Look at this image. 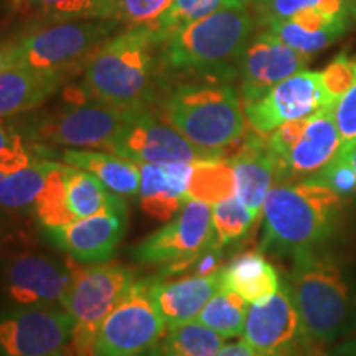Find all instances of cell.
<instances>
[{"mask_svg": "<svg viewBox=\"0 0 356 356\" xmlns=\"http://www.w3.org/2000/svg\"><path fill=\"white\" fill-rule=\"evenodd\" d=\"M215 243L211 204L188 200L165 226L154 231L134 248L132 256L144 264L165 266L175 274L193 266L204 249Z\"/></svg>", "mask_w": 356, "mask_h": 356, "instance_id": "8fae6325", "label": "cell"}, {"mask_svg": "<svg viewBox=\"0 0 356 356\" xmlns=\"http://www.w3.org/2000/svg\"><path fill=\"white\" fill-rule=\"evenodd\" d=\"M256 25L257 20L246 7H229L163 35L167 73L229 81L238 76L239 61L256 33Z\"/></svg>", "mask_w": 356, "mask_h": 356, "instance_id": "3957f363", "label": "cell"}, {"mask_svg": "<svg viewBox=\"0 0 356 356\" xmlns=\"http://www.w3.org/2000/svg\"><path fill=\"white\" fill-rule=\"evenodd\" d=\"M140 210L159 221H168L188 202L193 163H140Z\"/></svg>", "mask_w": 356, "mask_h": 356, "instance_id": "ffe728a7", "label": "cell"}, {"mask_svg": "<svg viewBox=\"0 0 356 356\" xmlns=\"http://www.w3.org/2000/svg\"><path fill=\"white\" fill-rule=\"evenodd\" d=\"M68 104L43 111L15 126L22 137L40 149L65 147L78 150H108L111 140L121 131L131 109L115 108L106 102L86 99L76 88L70 92Z\"/></svg>", "mask_w": 356, "mask_h": 356, "instance_id": "8992f818", "label": "cell"}, {"mask_svg": "<svg viewBox=\"0 0 356 356\" xmlns=\"http://www.w3.org/2000/svg\"><path fill=\"white\" fill-rule=\"evenodd\" d=\"M267 356H327V353L312 348L304 338H302V340L297 341V343L289 345L286 348L275 351V353H270Z\"/></svg>", "mask_w": 356, "mask_h": 356, "instance_id": "60d3db41", "label": "cell"}, {"mask_svg": "<svg viewBox=\"0 0 356 356\" xmlns=\"http://www.w3.org/2000/svg\"><path fill=\"white\" fill-rule=\"evenodd\" d=\"M73 284L66 297L65 310L73 320L71 353L73 356H96V338L104 318L122 299L136 275L129 267L115 262L88 264L68 256Z\"/></svg>", "mask_w": 356, "mask_h": 356, "instance_id": "52a82bcc", "label": "cell"}, {"mask_svg": "<svg viewBox=\"0 0 356 356\" xmlns=\"http://www.w3.org/2000/svg\"><path fill=\"white\" fill-rule=\"evenodd\" d=\"M33 157L29 144L15 126L0 119V168L25 165Z\"/></svg>", "mask_w": 356, "mask_h": 356, "instance_id": "74e56055", "label": "cell"}, {"mask_svg": "<svg viewBox=\"0 0 356 356\" xmlns=\"http://www.w3.org/2000/svg\"><path fill=\"white\" fill-rule=\"evenodd\" d=\"M341 152H343L346 160L350 162V165L355 170V175H356V140L341 145Z\"/></svg>", "mask_w": 356, "mask_h": 356, "instance_id": "f6af8a7d", "label": "cell"}, {"mask_svg": "<svg viewBox=\"0 0 356 356\" xmlns=\"http://www.w3.org/2000/svg\"><path fill=\"white\" fill-rule=\"evenodd\" d=\"M314 178L318 180L320 184H323L327 188H330L338 197L343 198L345 202H350L356 195L355 170L351 168L341 149L335 155V159L328 165H325Z\"/></svg>", "mask_w": 356, "mask_h": 356, "instance_id": "8d00e7d4", "label": "cell"}, {"mask_svg": "<svg viewBox=\"0 0 356 356\" xmlns=\"http://www.w3.org/2000/svg\"><path fill=\"white\" fill-rule=\"evenodd\" d=\"M19 58H17L15 47L13 42L10 43H0V74L6 73L7 70L19 66Z\"/></svg>", "mask_w": 356, "mask_h": 356, "instance_id": "b9f144b4", "label": "cell"}, {"mask_svg": "<svg viewBox=\"0 0 356 356\" xmlns=\"http://www.w3.org/2000/svg\"><path fill=\"white\" fill-rule=\"evenodd\" d=\"M266 29L287 47L310 56L322 51L345 32L346 13L309 8L291 19L270 22Z\"/></svg>", "mask_w": 356, "mask_h": 356, "instance_id": "603a6c76", "label": "cell"}, {"mask_svg": "<svg viewBox=\"0 0 356 356\" xmlns=\"http://www.w3.org/2000/svg\"><path fill=\"white\" fill-rule=\"evenodd\" d=\"M256 220L252 211L236 195L211 204V221L215 231L213 246L225 248L243 239Z\"/></svg>", "mask_w": 356, "mask_h": 356, "instance_id": "1f68e13d", "label": "cell"}, {"mask_svg": "<svg viewBox=\"0 0 356 356\" xmlns=\"http://www.w3.org/2000/svg\"><path fill=\"white\" fill-rule=\"evenodd\" d=\"M167 328L150 292V279H139L102 322L95 353L96 356H139L157 346L165 337Z\"/></svg>", "mask_w": 356, "mask_h": 356, "instance_id": "30bf717a", "label": "cell"}, {"mask_svg": "<svg viewBox=\"0 0 356 356\" xmlns=\"http://www.w3.org/2000/svg\"><path fill=\"white\" fill-rule=\"evenodd\" d=\"M236 195L234 173L228 159H210L193 163L188 185V198L215 204Z\"/></svg>", "mask_w": 356, "mask_h": 356, "instance_id": "f1b7e54d", "label": "cell"}, {"mask_svg": "<svg viewBox=\"0 0 356 356\" xmlns=\"http://www.w3.org/2000/svg\"><path fill=\"white\" fill-rule=\"evenodd\" d=\"M343 203L315 178L275 184L262 207L261 251L292 257L322 248L337 228Z\"/></svg>", "mask_w": 356, "mask_h": 356, "instance_id": "277c9868", "label": "cell"}, {"mask_svg": "<svg viewBox=\"0 0 356 356\" xmlns=\"http://www.w3.org/2000/svg\"><path fill=\"white\" fill-rule=\"evenodd\" d=\"M61 356H73V353H71V348H70L68 351H66V353H65V355H61Z\"/></svg>", "mask_w": 356, "mask_h": 356, "instance_id": "c3c4849f", "label": "cell"}, {"mask_svg": "<svg viewBox=\"0 0 356 356\" xmlns=\"http://www.w3.org/2000/svg\"><path fill=\"white\" fill-rule=\"evenodd\" d=\"M266 139L275 163L277 184L314 178L343 145L332 106L310 118L282 124Z\"/></svg>", "mask_w": 356, "mask_h": 356, "instance_id": "ba28073f", "label": "cell"}, {"mask_svg": "<svg viewBox=\"0 0 356 356\" xmlns=\"http://www.w3.org/2000/svg\"><path fill=\"white\" fill-rule=\"evenodd\" d=\"M248 309V302L239 293L221 286L195 320L225 338L243 337Z\"/></svg>", "mask_w": 356, "mask_h": 356, "instance_id": "f546056e", "label": "cell"}, {"mask_svg": "<svg viewBox=\"0 0 356 356\" xmlns=\"http://www.w3.org/2000/svg\"><path fill=\"white\" fill-rule=\"evenodd\" d=\"M108 152L119 155L136 165L197 163L222 157L191 144L184 134L149 109L132 111L121 131L111 140Z\"/></svg>", "mask_w": 356, "mask_h": 356, "instance_id": "7c38bea8", "label": "cell"}, {"mask_svg": "<svg viewBox=\"0 0 356 356\" xmlns=\"http://www.w3.org/2000/svg\"><path fill=\"white\" fill-rule=\"evenodd\" d=\"M286 282L299 312L302 335L312 348L327 346L356 332V291L346 267L327 249L300 251L292 257Z\"/></svg>", "mask_w": 356, "mask_h": 356, "instance_id": "7a4b0ae2", "label": "cell"}, {"mask_svg": "<svg viewBox=\"0 0 356 356\" xmlns=\"http://www.w3.org/2000/svg\"><path fill=\"white\" fill-rule=\"evenodd\" d=\"M20 2H24V0H15V3H20Z\"/></svg>", "mask_w": 356, "mask_h": 356, "instance_id": "681fc988", "label": "cell"}, {"mask_svg": "<svg viewBox=\"0 0 356 356\" xmlns=\"http://www.w3.org/2000/svg\"><path fill=\"white\" fill-rule=\"evenodd\" d=\"M222 287L243 297L248 304H256L274 296L280 289L275 267L259 251H246L234 256L221 270Z\"/></svg>", "mask_w": 356, "mask_h": 356, "instance_id": "cb8c5ba5", "label": "cell"}, {"mask_svg": "<svg viewBox=\"0 0 356 356\" xmlns=\"http://www.w3.org/2000/svg\"><path fill=\"white\" fill-rule=\"evenodd\" d=\"M238 7H246V3H251V2H256V0H233Z\"/></svg>", "mask_w": 356, "mask_h": 356, "instance_id": "7dc6e473", "label": "cell"}, {"mask_svg": "<svg viewBox=\"0 0 356 356\" xmlns=\"http://www.w3.org/2000/svg\"><path fill=\"white\" fill-rule=\"evenodd\" d=\"M327 356H356V335L341 341L340 345L333 346L327 353Z\"/></svg>", "mask_w": 356, "mask_h": 356, "instance_id": "ee69618b", "label": "cell"}, {"mask_svg": "<svg viewBox=\"0 0 356 356\" xmlns=\"http://www.w3.org/2000/svg\"><path fill=\"white\" fill-rule=\"evenodd\" d=\"M63 165V162H55V167L48 175L47 185L33 207L35 216L42 222L43 228H55L73 221L65 203Z\"/></svg>", "mask_w": 356, "mask_h": 356, "instance_id": "d6a6232c", "label": "cell"}, {"mask_svg": "<svg viewBox=\"0 0 356 356\" xmlns=\"http://www.w3.org/2000/svg\"><path fill=\"white\" fill-rule=\"evenodd\" d=\"M356 78V61L350 60L346 55H338L330 65L322 71V79L328 95L338 99L348 91Z\"/></svg>", "mask_w": 356, "mask_h": 356, "instance_id": "f35d334b", "label": "cell"}, {"mask_svg": "<svg viewBox=\"0 0 356 356\" xmlns=\"http://www.w3.org/2000/svg\"><path fill=\"white\" fill-rule=\"evenodd\" d=\"M221 286V270L211 275L190 274L177 280L150 279L154 302L168 328L197 318Z\"/></svg>", "mask_w": 356, "mask_h": 356, "instance_id": "44dd1931", "label": "cell"}, {"mask_svg": "<svg viewBox=\"0 0 356 356\" xmlns=\"http://www.w3.org/2000/svg\"><path fill=\"white\" fill-rule=\"evenodd\" d=\"M173 0H95L92 19L119 25L155 26Z\"/></svg>", "mask_w": 356, "mask_h": 356, "instance_id": "4dcf8cb0", "label": "cell"}, {"mask_svg": "<svg viewBox=\"0 0 356 356\" xmlns=\"http://www.w3.org/2000/svg\"><path fill=\"white\" fill-rule=\"evenodd\" d=\"M333 104L335 99L328 95L322 73L300 71L275 84L257 99L243 102V109L251 131L269 136L282 124L310 118Z\"/></svg>", "mask_w": 356, "mask_h": 356, "instance_id": "5bb4252c", "label": "cell"}, {"mask_svg": "<svg viewBox=\"0 0 356 356\" xmlns=\"http://www.w3.org/2000/svg\"><path fill=\"white\" fill-rule=\"evenodd\" d=\"M163 33L155 26H129L88 58L79 91L86 99L122 109H159L167 91Z\"/></svg>", "mask_w": 356, "mask_h": 356, "instance_id": "6da1fadb", "label": "cell"}, {"mask_svg": "<svg viewBox=\"0 0 356 356\" xmlns=\"http://www.w3.org/2000/svg\"><path fill=\"white\" fill-rule=\"evenodd\" d=\"M63 178L66 210L73 221L127 204L126 198L114 195L83 168L65 163Z\"/></svg>", "mask_w": 356, "mask_h": 356, "instance_id": "484cf974", "label": "cell"}, {"mask_svg": "<svg viewBox=\"0 0 356 356\" xmlns=\"http://www.w3.org/2000/svg\"><path fill=\"white\" fill-rule=\"evenodd\" d=\"M127 204L47 229L48 238L83 264H101L113 257L127 229Z\"/></svg>", "mask_w": 356, "mask_h": 356, "instance_id": "e0dca14e", "label": "cell"}, {"mask_svg": "<svg viewBox=\"0 0 356 356\" xmlns=\"http://www.w3.org/2000/svg\"><path fill=\"white\" fill-rule=\"evenodd\" d=\"M229 7H238L233 0H173L165 13L160 17L155 29L163 35H168L175 30L202 20L218 10Z\"/></svg>", "mask_w": 356, "mask_h": 356, "instance_id": "836d02e7", "label": "cell"}, {"mask_svg": "<svg viewBox=\"0 0 356 356\" xmlns=\"http://www.w3.org/2000/svg\"><path fill=\"white\" fill-rule=\"evenodd\" d=\"M225 337L198 320L168 328L160 341L162 356H215L225 346Z\"/></svg>", "mask_w": 356, "mask_h": 356, "instance_id": "83f0119b", "label": "cell"}, {"mask_svg": "<svg viewBox=\"0 0 356 356\" xmlns=\"http://www.w3.org/2000/svg\"><path fill=\"white\" fill-rule=\"evenodd\" d=\"M302 323L291 289L284 280L274 296L251 304L246 314L243 340L259 356H267L302 340Z\"/></svg>", "mask_w": 356, "mask_h": 356, "instance_id": "ac0fdd59", "label": "cell"}, {"mask_svg": "<svg viewBox=\"0 0 356 356\" xmlns=\"http://www.w3.org/2000/svg\"><path fill=\"white\" fill-rule=\"evenodd\" d=\"M30 6L48 24L92 19L95 0H30Z\"/></svg>", "mask_w": 356, "mask_h": 356, "instance_id": "d590c367", "label": "cell"}, {"mask_svg": "<svg viewBox=\"0 0 356 356\" xmlns=\"http://www.w3.org/2000/svg\"><path fill=\"white\" fill-rule=\"evenodd\" d=\"M63 162L83 168L95 175L102 185L114 195L122 198L137 197L140 185V172L136 163L111 152L97 150H65Z\"/></svg>", "mask_w": 356, "mask_h": 356, "instance_id": "d4e9b609", "label": "cell"}, {"mask_svg": "<svg viewBox=\"0 0 356 356\" xmlns=\"http://www.w3.org/2000/svg\"><path fill=\"white\" fill-rule=\"evenodd\" d=\"M53 167L55 160L33 157L25 165L0 168V208L33 210Z\"/></svg>", "mask_w": 356, "mask_h": 356, "instance_id": "4316f807", "label": "cell"}, {"mask_svg": "<svg viewBox=\"0 0 356 356\" xmlns=\"http://www.w3.org/2000/svg\"><path fill=\"white\" fill-rule=\"evenodd\" d=\"M215 356H259L252 350L246 340H239L236 343L225 345Z\"/></svg>", "mask_w": 356, "mask_h": 356, "instance_id": "7bdbcfd3", "label": "cell"}, {"mask_svg": "<svg viewBox=\"0 0 356 356\" xmlns=\"http://www.w3.org/2000/svg\"><path fill=\"white\" fill-rule=\"evenodd\" d=\"M310 56L287 47L273 32L254 33L239 61V96L243 102L254 101L270 88L305 71Z\"/></svg>", "mask_w": 356, "mask_h": 356, "instance_id": "2e32d148", "label": "cell"}, {"mask_svg": "<svg viewBox=\"0 0 356 356\" xmlns=\"http://www.w3.org/2000/svg\"><path fill=\"white\" fill-rule=\"evenodd\" d=\"M139 356H162V351H160V346L157 345V346H154V348L147 350L145 353H142Z\"/></svg>", "mask_w": 356, "mask_h": 356, "instance_id": "bcb514c9", "label": "cell"}, {"mask_svg": "<svg viewBox=\"0 0 356 356\" xmlns=\"http://www.w3.org/2000/svg\"><path fill=\"white\" fill-rule=\"evenodd\" d=\"M73 320L65 309L0 310V356H61L70 350Z\"/></svg>", "mask_w": 356, "mask_h": 356, "instance_id": "4fadbf2b", "label": "cell"}, {"mask_svg": "<svg viewBox=\"0 0 356 356\" xmlns=\"http://www.w3.org/2000/svg\"><path fill=\"white\" fill-rule=\"evenodd\" d=\"M2 284L15 305L65 309L73 273L65 262L40 252H19L2 266Z\"/></svg>", "mask_w": 356, "mask_h": 356, "instance_id": "9a60e30c", "label": "cell"}, {"mask_svg": "<svg viewBox=\"0 0 356 356\" xmlns=\"http://www.w3.org/2000/svg\"><path fill=\"white\" fill-rule=\"evenodd\" d=\"M68 74L19 65L0 74V119L15 118L44 104L63 86Z\"/></svg>", "mask_w": 356, "mask_h": 356, "instance_id": "7402d4cb", "label": "cell"}, {"mask_svg": "<svg viewBox=\"0 0 356 356\" xmlns=\"http://www.w3.org/2000/svg\"><path fill=\"white\" fill-rule=\"evenodd\" d=\"M257 19L264 24L286 20L309 8L340 13L345 12V0H256Z\"/></svg>", "mask_w": 356, "mask_h": 356, "instance_id": "e575fe53", "label": "cell"}, {"mask_svg": "<svg viewBox=\"0 0 356 356\" xmlns=\"http://www.w3.org/2000/svg\"><path fill=\"white\" fill-rule=\"evenodd\" d=\"M157 113L191 144L222 157L246 136L241 96L228 81L197 79L178 84L168 89Z\"/></svg>", "mask_w": 356, "mask_h": 356, "instance_id": "5b68a950", "label": "cell"}, {"mask_svg": "<svg viewBox=\"0 0 356 356\" xmlns=\"http://www.w3.org/2000/svg\"><path fill=\"white\" fill-rule=\"evenodd\" d=\"M119 29L113 20L60 22L37 29L13 42L19 63L33 70L68 74L83 68L89 56Z\"/></svg>", "mask_w": 356, "mask_h": 356, "instance_id": "9c48e42d", "label": "cell"}, {"mask_svg": "<svg viewBox=\"0 0 356 356\" xmlns=\"http://www.w3.org/2000/svg\"><path fill=\"white\" fill-rule=\"evenodd\" d=\"M332 114L343 144L356 140V78L348 91L332 106Z\"/></svg>", "mask_w": 356, "mask_h": 356, "instance_id": "ab89813d", "label": "cell"}, {"mask_svg": "<svg viewBox=\"0 0 356 356\" xmlns=\"http://www.w3.org/2000/svg\"><path fill=\"white\" fill-rule=\"evenodd\" d=\"M233 147L225 157L234 173L236 197L246 204L252 215L259 218L267 195L277 184L275 163L267 147V139L266 136L251 131Z\"/></svg>", "mask_w": 356, "mask_h": 356, "instance_id": "d6986e66", "label": "cell"}]
</instances>
